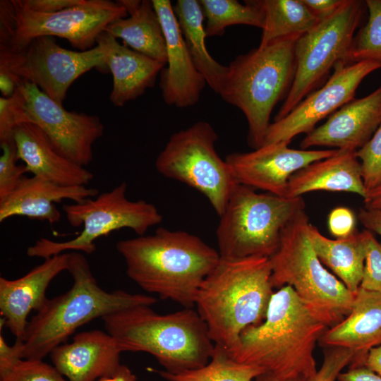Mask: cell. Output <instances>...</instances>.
I'll list each match as a JSON object with an SVG mask.
<instances>
[{"label":"cell","instance_id":"1","mask_svg":"<svg viewBox=\"0 0 381 381\" xmlns=\"http://www.w3.org/2000/svg\"><path fill=\"white\" fill-rule=\"evenodd\" d=\"M326 330L286 285L273 293L265 320L243 330L228 353L279 380L308 381L318 371L314 350Z\"/></svg>","mask_w":381,"mask_h":381},{"label":"cell","instance_id":"2","mask_svg":"<svg viewBox=\"0 0 381 381\" xmlns=\"http://www.w3.org/2000/svg\"><path fill=\"white\" fill-rule=\"evenodd\" d=\"M116 249L127 276L144 291L193 308L200 285L220 259L198 236L158 228L151 235L122 239Z\"/></svg>","mask_w":381,"mask_h":381},{"label":"cell","instance_id":"3","mask_svg":"<svg viewBox=\"0 0 381 381\" xmlns=\"http://www.w3.org/2000/svg\"><path fill=\"white\" fill-rule=\"evenodd\" d=\"M271 277L269 258H220L195 301L214 344L229 353L243 330L265 320L274 293Z\"/></svg>","mask_w":381,"mask_h":381},{"label":"cell","instance_id":"4","mask_svg":"<svg viewBox=\"0 0 381 381\" xmlns=\"http://www.w3.org/2000/svg\"><path fill=\"white\" fill-rule=\"evenodd\" d=\"M68 272L73 284L66 293L47 298L27 325L22 358L42 360L82 325L98 318L138 306H152V296L99 286L90 264L80 252H68Z\"/></svg>","mask_w":381,"mask_h":381},{"label":"cell","instance_id":"5","mask_svg":"<svg viewBox=\"0 0 381 381\" xmlns=\"http://www.w3.org/2000/svg\"><path fill=\"white\" fill-rule=\"evenodd\" d=\"M102 320L122 352L148 353L169 373L202 367L214 352L207 325L193 308L162 315L149 306H138Z\"/></svg>","mask_w":381,"mask_h":381},{"label":"cell","instance_id":"6","mask_svg":"<svg viewBox=\"0 0 381 381\" xmlns=\"http://www.w3.org/2000/svg\"><path fill=\"white\" fill-rule=\"evenodd\" d=\"M291 37L236 56L226 66L219 95L245 115L248 141L262 146L275 105L286 96L295 73V45Z\"/></svg>","mask_w":381,"mask_h":381},{"label":"cell","instance_id":"7","mask_svg":"<svg viewBox=\"0 0 381 381\" xmlns=\"http://www.w3.org/2000/svg\"><path fill=\"white\" fill-rule=\"evenodd\" d=\"M305 210L284 226L278 248L269 258L273 288L290 286L308 310L327 327L351 312L355 295L322 264L309 236Z\"/></svg>","mask_w":381,"mask_h":381},{"label":"cell","instance_id":"8","mask_svg":"<svg viewBox=\"0 0 381 381\" xmlns=\"http://www.w3.org/2000/svg\"><path fill=\"white\" fill-rule=\"evenodd\" d=\"M305 207L302 197L258 193L236 183L216 231L220 258H270L278 248L284 226Z\"/></svg>","mask_w":381,"mask_h":381},{"label":"cell","instance_id":"9","mask_svg":"<svg viewBox=\"0 0 381 381\" xmlns=\"http://www.w3.org/2000/svg\"><path fill=\"white\" fill-rule=\"evenodd\" d=\"M128 16L119 1L84 0L54 13L20 6L16 0L0 1V47L18 52L39 37L66 39L80 52L97 45L99 35L114 21Z\"/></svg>","mask_w":381,"mask_h":381},{"label":"cell","instance_id":"10","mask_svg":"<svg viewBox=\"0 0 381 381\" xmlns=\"http://www.w3.org/2000/svg\"><path fill=\"white\" fill-rule=\"evenodd\" d=\"M127 186L126 182H121L95 198L64 205L62 209L69 224L75 227L83 225L81 232L65 241L41 238L28 248L27 255L44 260L72 251L92 254L96 250L97 239L112 231L130 229L138 236L145 235L150 227L162 221V216L152 203L128 199Z\"/></svg>","mask_w":381,"mask_h":381},{"label":"cell","instance_id":"11","mask_svg":"<svg viewBox=\"0 0 381 381\" xmlns=\"http://www.w3.org/2000/svg\"><path fill=\"white\" fill-rule=\"evenodd\" d=\"M366 9L365 1L345 0L332 16L320 20L296 41L294 79L274 121L286 116L313 92L332 69L349 64L355 30Z\"/></svg>","mask_w":381,"mask_h":381},{"label":"cell","instance_id":"12","mask_svg":"<svg viewBox=\"0 0 381 381\" xmlns=\"http://www.w3.org/2000/svg\"><path fill=\"white\" fill-rule=\"evenodd\" d=\"M217 139L210 123L199 121L171 135L156 158L155 168L164 177L201 193L221 216L238 183L216 151Z\"/></svg>","mask_w":381,"mask_h":381},{"label":"cell","instance_id":"13","mask_svg":"<svg viewBox=\"0 0 381 381\" xmlns=\"http://www.w3.org/2000/svg\"><path fill=\"white\" fill-rule=\"evenodd\" d=\"M104 67L105 53L99 44L73 51L60 46L53 37L43 36L18 52L0 47V74L15 75L36 85L61 106L76 79L92 68Z\"/></svg>","mask_w":381,"mask_h":381},{"label":"cell","instance_id":"14","mask_svg":"<svg viewBox=\"0 0 381 381\" xmlns=\"http://www.w3.org/2000/svg\"><path fill=\"white\" fill-rule=\"evenodd\" d=\"M18 90L26 123L37 126L62 157L86 167L93 158L94 143L104 134L100 118L65 109L30 82L23 80Z\"/></svg>","mask_w":381,"mask_h":381},{"label":"cell","instance_id":"15","mask_svg":"<svg viewBox=\"0 0 381 381\" xmlns=\"http://www.w3.org/2000/svg\"><path fill=\"white\" fill-rule=\"evenodd\" d=\"M380 68L381 64L373 61L337 66L324 85L307 95L286 116L271 123L263 145L290 143L296 135L310 133L320 121L353 99L363 78Z\"/></svg>","mask_w":381,"mask_h":381},{"label":"cell","instance_id":"16","mask_svg":"<svg viewBox=\"0 0 381 381\" xmlns=\"http://www.w3.org/2000/svg\"><path fill=\"white\" fill-rule=\"evenodd\" d=\"M289 143L263 145L248 152H234L225 161L238 183L285 197L290 176L307 165L329 157L337 150H310L289 147Z\"/></svg>","mask_w":381,"mask_h":381},{"label":"cell","instance_id":"17","mask_svg":"<svg viewBox=\"0 0 381 381\" xmlns=\"http://www.w3.org/2000/svg\"><path fill=\"white\" fill-rule=\"evenodd\" d=\"M163 28L167 68L161 71L165 103L178 108L193 106L207 85L191 58L169 0H152Z\"/></svg>","mask_w":381,"mask_h":381},{"label":"cell","instance_id":"18","mask_svg":"<svg viewBox=\"0 0 381 381\" xmlns=\"http://www.w3.org/2000/svg\"><path fill=\"white\" fill-rule=\"evenodd\" d=\"M381 124V86L366 97L353 99L333 113L322 125L306 134L302 150L314 146L357 151Z\"/></svg>","mask_w":381,"mask_h":381},{"label":"cell","instance_id":"19","mask_svg":"<svg viewBox=\"0 0 381 381\" xmlns=\"http://www.w3.org/2000/svg\"><path fill=\"white\" fill-rule=\"evenodd\" d=\"M69 253L46 258L23 277H0V313L16 339H22L30 313L38 311L47 299L46 290L61 272L68 270Z\"/></svg>","mask_w":381,"mask_h":381},{"label":"cell","instance_id":"20","mask_svg":"<svg viewBox=\"0 0 381 381\" xmlns=\"http://www.w3.org/2000/svg\"><path fill=\"white\" fill-rule=\"evenodd\" d=\"M121 353L111 335L94 329L76 334L72 342L54 348L50 357L68 381H95L117 370L121 365Z\"/></svg>","mask_w":381,"mask_h":381},{"label":"cell","instance_id":"21","mask_svg":"<svg viewBox=\"0 0 381 381\" xmlns=\"http://www.w3.org/2000/svg\"><path fill=\"white\" fill-rule=\"evenodd\" d=\"M99 194L97 188L87 186H62L34 176H24L16 189L0 201V222L23 216L54 224L61 217L55 203L64 200L81 202Z\"/></svg>","mask_w":381,"mask_h":381},{"label":"cell","instance_id":"22","mask_svg":"<svg viewBox=\"0 0 381 381\" xmlns=\"http://www.w3.org/2000/svg\"><path fill=\"white\" fill-rule=\"evenodd\" d=\"M320 339L325 346L353 351L350 368L364 366L369 351L381 344V292L359 287L349 314Z\"/></svg>","mask_w":381,"mask_h":381},{"label":"cell","instance_id":"23","mask_svg":"<svg viewBox=\"0 0 381 381\" xmlns=\"http://www.w3.org/2000/svg\"><path fill=\"white\" fill-rule=\"evenodd\" d=\"M97 44L104 50L105 65L113 76L109 101L115 107H123L152 87L165 66L121 44L105 31L98 37Z\"/></svg>","mask_w":381,"mask_h":381},{"label":"cell","instance_id":"24","mask_svg":"<svg viewBox=\"0 0 381 381\" xmlns=\"http://www.w3.org/2000/svg\"><path fill=\"white\" fill-rule=\"evenodd\" d=\"M18 160L28 172L62 186H87L93 174L56 152L44 132L32 123L18 126L13 133Z\"/></svg>","mask_w":381,"mask_h":381},{"label":"cell","instance_id":"25","mask_svg":"<svg viewBox=\"0 0 381 381\" xmlns=\"http://www.w3.org/2000/svg\"><path fill=\"white\" fill-rule=\"evenodd\" d=\"M318 190L348 192L365 197L367 190L356 151L338 150L332 156L297 171L288 181L285 197H302Z\"/></svg>","mask_w":381,"mask_h":381},{"label":"cell","instance_id":"26","mask_svg":"<svg viewBox=\"0 0 381 381\" xmlns=\"http://www.w3.org/2000/svg\"><path fill=\"white\" fill-rule=\"evenodd\" d=\"M128 13L110 23L105 32L132 49L167 64L164 34L152 0H119Z\"/></svg>","mask_w":381,"mask_h":381},{"label":"cell","instance_id":"27","mask_svg":"<svg viewBox=\"0 0 381 381\" xmlns=\"http://www.w3.org/2000/svg\"><path fill=\"white\" fill-rule=\"evenodd\" d=\"M309 236L317 256L354 295L363 278L365 257V230L331 239L311 223Z\"/></svg>","mask_w":381,"mask_h":381},{"label":"cell","instance_id":"28","mask_svg":"<svg viewBox=\"0 0 381 381\" xmlns=\"http://www.w3.org/2000/svg\"><path fill=\"white\" fill-rule=\"evenodd\" d=\"M173 9L195 66L207 85L219 95L227 66L214 60L207 49L205 18L199 1L178 0Z\"/></svg>","mask_w":381,"mask_h":381},{"label":"cell","instance_id":"29","mask_svg":"<svg viewBox=\"0 0 381 381\" xmlns=\"http://www.w3.org/2000/svg\"><path fill=\"white\" fill-rule=\"evenodd\" d=\"M250 1L263 16L261 47L286 38H300L320 21L301 0Z\"/></svg>","mask_w":381,"mask_h":381},{"label":"cell","instance_id":"30","mask_svg":"<svg viewBox=\"0 0 381 381\" xmlns=\"http://www.w3.org/2000/svg\"><path fill=\"white\" fill-rule=\"evenodd\" d=\"M151 370L167 381H255L266 373L261 368L234 361L225 349L217 344L210 361L199 368L176 373Z\"/></svg>","mask_w":381,"mask_h":381},{"label":"cell","instance_id":"31","mask_svg":"<svg viewBox=\"0 0 381 381\" xmlns=\"http://www.w3.org/2000/svg\"><path fill=\"white\" fill-rule=\"evenodd\" d=\"M207 37L221 36L226 28L246 25L262 29L263 16L250 0L242 4L236 0H200Z\"/></svg>","mask_w":381,"mask_h":381},{"label":"cell","instance_id":"32","mask_svg":"<svg viewBox=\"0 0 381 381\" xmlns=\"http://www.w3.org/2000/svg\"><path fill=\"white\" fill-rule=\"evenodd\" d=\"M368 18L353 40L348 61H373L381 64V0H366Z\"/></svg>","mask_w":381,"mask_h":381},{"label":"cell","instance_id":"33","mask_svg":"<svg viewBox=\"0 0 381 381\" xmlns=\"http://www.w3.org/2000/svg\"><path fill=\"white\" fill-rule=\"evenodd\" d=\"M0 381H68L59 371L40 359H20L0 371Z\"/></svg>","mask_w":381,"mask_h":381},{"label":"cell","instance_id":"34","mask_svg":"<svg viewBox=\"0 0 381 381\" xmlns=\"http://www.w3.org/2000/svg\"><path fill=\"white\" fill-rule=\"evenodd\" d=\"M361 175L368 191L381 185V124L372 138L356 151Z\"/></svg>","mask_w":381,"mask_h":381},{"label":"cell","instance_id":"35","mask_svg":"<svg viewBox=\"0 0 381 381\" xmlns=\"http://www.w3.org/2000/svg\"><path fill=\"white\" fill-rule=\"evenodd\" d=\"M0 201L6 198L28 173L24 164H18L17 150L13 140L0 143Z\"/></svg>","mask_w":381,"mask_h":381},{"label":"cell","instance_id":"36","mask_svg":"<svg viewBox=\"0 0 381 381\" xmlns=\"http://www.w3.org/2000/svg\"><path fill=\"white\" fill-rule=\"evenodd\" d=\"M365 230V257L360 287L381 292V243Z\"/></svg>","mask_w":381,"mask_h":381},{"label":"cell","instance_id":"37","mask_svg":"<svg viewBox=\"0 0 381 381\" xmlns=\"http://www.w3.org/2000/svg\"><path fill=\"white\" fill-rule=\"evenodd\" d=\"M26 123L23 98L17 89L11 97H0V143L13 140L15 128Z\"/></svg>","mask_w":381,"mask_h":381},{"label":"cell","instance_id":"38","mask_svg":"<svg viewBox=\"0 0 381 381\" xmlns=\"http://www.w3.org/2000/svg\"><path fill=\"white\" fill-rule=\"evenodd\" d=\"M324 355L322 364L315 375L308 381H336L339 374L354 358V353L349 349L331 347Z\"/></svg>","mask_w":381,"mask_h":381},{"label":"cell","instance_id":"39","mask_svg":"<svg viewBox=\"0 0 381 381\" xmlns=\"http://www.w3.org/2000/svg\"><path fill=\"white\" fill-rule=\"evenodd\" d=\"M328 229L332 235L344 238L351 234L356 229L353 212L345 207L333 209L328 216Z\"/></svg>","mask_w":381,"mask_h":381},{"label":"cell","instance_id":"40","mask_svg":"<svg viewBox=\"0 0 381 381\" xmlns=\"http://www.w3.org/2000/svg\"><path fill=\"white\" fill-rule=\"evenodd\" d=\"M84 0H16L21 7L40 13H54L77 6Z\"/></svg>","mask_w":381,"mask_h":381},{"label":"cell","instance_id":"41","mask_svg":"<svg viewBox=\"0 0 381 381\" xmlns=\"http://www.w3.org/2000/svg\"><path fill=\"white\" fill-rule=\"evenodd\" d=\"M23 341L16 339L13 346H9L2 335H0V371H2L22 358Z\"/></svg>","mask_w":381,"mask_h":381},{"label":"cell","instance_id":"42","mask_svg":"<svg viewBox=\"0 0 381 381\" xmlns=\"http://www.w3.org/2000/svg\"><path fill=\"white\" fill-rule=\"evenodd\" d=\"M310 11L320 20L332 16L345 0H301Z\"/></svg>","mask_w":381,"mask_h":381},{"label":"cell","instance_id":"43","mask_svg":"<svg viewBox=\"0 0 381 381\" xmlns=\"http://www.w3.org/2000/svg\"><path fill=\"white\" fill-rule=\"evenodd\" d=\"M337 381H381V376L368 369L359 366L350 368L345 372H341Z\"/></svg>","mask_w":381,"mask_h":381},{"label":"cell","instance_id":"44","mask_svg":"<svg viewBox=\"0 0 381 381\" xmlns=\"http://www.w3.org/2000/svg\"><path fill=\"white\" fill-rule=\"evenodd\" d=\"M358 217L365 229L381 236V210L363 207Z\"/></svg>","mask_w":381,"mask_h":381},{"label":"cell","instance_id":"45","mask_svg":"<svg viewBox=\"0 0 381 381\" xmlns=\"http://www.w3.org/2000/svg\"><path fill=\"white\" fill-rule=\"evenodd\" d=\"M365 366L381 376V344L369 351Z\"/></svg>","mask_w":381,"mask_h":381},{"label":"cell","instance_id":"46","mask_svg":"<svg viewBox=\"0 0 381 381\" xmlns=\"http://www.w3.org/2000/svg\"><path fill=\"white\" fill-rule=\"evenodd\" d=\"M363 202L367 209L381 210V185L368 191Z\"/></svg>","mask_w":381,"mask_h":381},{"label":"cell","instance_id":"47","mask_svg":"<svg viewBox=\"0 0 381 381\" xmlns=\"http://www.w3.org/2000/svg\"><path fill=\"white\" fill-rule=\"evenodd\" d=\"M115 381H137L135 375L125 365H121L114 373Z\"/></svg>","mask_w":381,"mask_h":381},{"label":"cell","instance_id":"48","mask_svg":"<svg viewBox=\"0 0 381 381\" xmlns=\"http://www.w3.org/2000/svg\"><path fill=\"white\" fill-rule=\"evenodd\" d=\"M255 381H290V380H282L269 373H264L262 375H259L255 379Z\"/></svg>","mask_w":381,"mask_h":381},{"label":"cell","instance_id":"49","mask_svg":"<svg viewBox=\"0 0 381 381\" xmlns=\"http://www.w3.org/2000/svg\"><path fill=\"white\" fill-rule=\"evenodd\" d=\"M95 381H115L114 373L109 375L103 376Z\"/></svg>","mask_w":381,"mask_h":381}]
</instances>
